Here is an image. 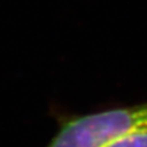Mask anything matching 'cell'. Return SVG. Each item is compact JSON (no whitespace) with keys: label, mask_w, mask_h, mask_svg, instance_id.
Segmentation results:
<instances>
[{"label":"cell","mask_w":147,"mask_h":147,"mask_svg":"<svg viewBox=\"0 0 147 147\" xmlns=\"http://www.w3.org/2000/svg\"><path fill=\"white\" fill-rule=\"evenodd\" d=\"M107 147H147V127L127 133Z\"/></svg>","instance_id":"2"},{"label":"cell","mask_w":147,"mask_h":147,"mask_svg":"<svg viewBox=\"0 0 147 147\" xmlns=\"http://www.w3.org/2000/svg\"><path fill=\"white\" fill-rule=\"evenodd\" d=\"M147 127V102L69 117L47 147H107L123 136Z\"/></svg>","instance_id":"1"}]
</instances>
